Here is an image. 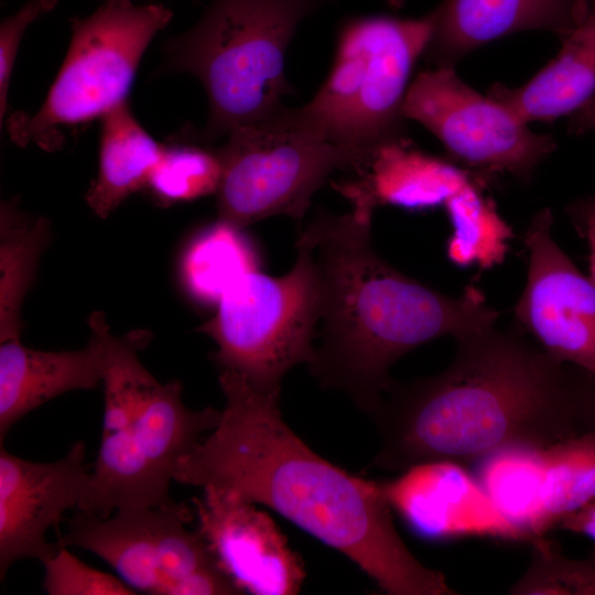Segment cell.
I'll return each mask as SVG.
<instances>
[{"instance_id": "35", "label": "cell", "mask_w": 595, "mask_h": 595, "mask_svg": "<svg viewBox=\"0 0 595 595\" xmlns=\"http://www.w3.org/2000/svg\"><path fill=\"white\" fill-rule=\"evenodd\" d=\"M387 1L390 7L394 9H400L404 4L405 0H387Z\"/></svg>"}, {"instance_id": "2", "label": "cell", "mask_w": 595, "mask_h": 595, "mask_svg": "<svg viewBox=\"0 0 595 595\" xmlns=\"http://www.w3.org/2000/svg\"><path fill=\"white\" fill-rule=\"evenodd\" d=\"M218 424L183 457L174 482L232 490L338 551L389 595H455L398 533L378 482L310 448L283 420L280 390L261 391L219 370Z\"/></svg>"}, {"instance_id": "30", "label": "cell", "mask_w": 595, "mask_h": 595, "mask_svg": "<svg viewBox=\"0 0 595 595\" xmlns=\"http://www.w3.org/2000/svg\"><path fill=\"white\" fill-rule=\"evenodd\" d=\"M558 527L595 540V499L565 517Z\"/></svg>"}, {"instance_id": "3", "label": "cell", "mask_w": 595, "mask_h": 595, "mask_svg": "<svg viewBox=\"0 0 595 595\" xmlns=\"http://www.w3.org/2000/svg\"><path fill=\"white\" fill-rule=\"evenodd\" d=\"M372 214L321 210L299 237L311 247L320 279L322 325L309 369L368 414L400 357L437 337L493 327L498 318L477 289L448 296L381 259L371 244Z\"/></svg>"}, {"instance_id": "1", "label": "cell", "mask_w": 595, "mask_h": 595, "mask_svg": "<svg viewBox=\"0 0 595 595\" xmlns=\"http://www.w3.org/2000/svg\"><path fill=\"white\" fill-rule=\"evenodd\" d=\"M448 367L393 380L369 413L381 445L372 465L478 464L511 447H547L595 432V376L531 344L516 324L456 339Z\"/></svg>"}, {"instance_id": "5", "label": "cell", "mask_w": 595, "mask_h": 595, "mask_svg": "<svg viewBox=\"0 0 595 595\" xmlns=\"http://www.w3.org/2000/svg\"><path fill=\"white\" fill-rule=\"evenodd\" d=\"M433 26L432 12L418 19L347 20L327 77L298 113L326 140L370 159L381 147L408 141L404 100Z\"/></svg>"}, {"instance_id": "19", "label": "cell", "mask_w": 595, "mask_h": 595, "mask_svg": "<svg viewBox=\"0 0 595 595\" xmlns=\"http://www.w3.org/2000/svg\"><path fill=\"white\" fill-rule=\"evenodd\" d=\"M487 95L522 122H552L595 97V4L562 39L559 54L519 87L495 84Z\"/></svg>"}, {"instance_id": "36", "label": "cell", "mask_w": 595, "mask_h": 595, "mask_svg": "<svg viewBox=\"0 0 595 595\" xmlns=\"http://www.w3.org/2000/svg\"><path fill=\"white\" fill-rule=\"evenodd\" d=\"M104 2L112 4H132V0H104Z\"/></svg>"}, {"instance_id": "34", "label": "cell", "mask_w": 595, "mask_h": 595, "mask_svg": "<svg viewBox=\"0 0 595 595\" xmlns=\"http://www.w3.org/2000/svg\"><path fill=\"white\" fill-rule=\"evenodd\" d=\"M576 207L592 214L595 216V197H589L586 199H582L578 202L573 203Z\"/></svg>"}, {"instance_id": "16", "label": "cell", "mask_w": 595, "mask_h": 595, "mask_svg": "<svg viewBox=\"0 0 595 595\" xmlns=\"http://www.w3.org/2000/svg\"><path fill=\"white\" fill-rule=\"evenodd\" d=\"M88 325V343L75 350H37L20 338L0 342V445L29 412L63 393L102 382L111 331L101 312L93 313Z\"/></svg>"}, {"instance_id": "24", "label": "cell", "mask_w": 595, "mask_h": 595, "mask_svg": "<svg viewBox=\"0 0 595 595\" xmlns=\"http://www.w3.org/2000/svg\"><path fill=\"white\" fill-rule=\"evenodd\" d=\"M594 499L595 432H586L543 450L537 538Z\"/></svg>"}, {"instance_id": "12", "label": "cell", "mask_w": 595, "mask_h": 595, "mask_svg": "<svg viewBox=\"0 0 595 595\" xmlns=\"http://www.w3.org/2000/svg\"><path fill=\"white\" fill-rule=\"evenodd\" d=\"M552 224L543 208L526 231L528 274L515 317L550 356L595 376V284L554 241Z\"/></svg>"}, {"instance_id": "27", "label": "cell", "mask_w": 595, "mask_h": 595, "mask_svg": "<svg viewBox=\"0 0 595 595\" xmlns=\"http://www.w3.org/2000/svg\"><path fill=\"white\" fill-rule=\"evenodd\" d=\"M531 543L529 565L510 587V594L595 595V551L586 559L573 560L564 556L544 536L534 538Z\"/></svg>"}, {"instance_id": "32", "label": "cell", "mask_w": 595, "mask_h": 595, "mask_svg": "<svg viewBox=\"0 0 595 595\" xmlns=\"http://www.w3.org/2000/svg\"><path fill=\"white\" fill-rule=\"evenodd\" d=\"M569 131L573 134L595 132V97L570 116Z\"/></svg>"}, {"instance_id": "10", "label": "cell", "mask_w": 595, "mask_h": 595, "mask_svg": "<svg viewBox=\"0 0 595 595\" xmlns=\"http://www.w3.org/2000/svg\"><path fill=\"white\" fill-rule=\"evenodd\" d=\"M184 502L117 510L108 518L76 511L56 543L87 550L108 563L137 593L152 595H239L208 547L187 524Z\"/></svg>"}, {"instance_id": "7", "label": "cell", "mask_w": 595, "mask_h": 595, "mask_svg": "<svg viewBox=\"0 0 595 595\" xmlns=\"http://www.w3.org/2000/svg\"><path fill=\"white\" fill-rule=\"evenodd\" d=\"M216 148L221 178L218 219L238 228L284 215L301 220L312 196L335 171L359 173L366 154L335 144L312 128L295 108L231 130Z\"/></svg>"}, {"instance_id": "8", "label": "cell", "mask_w": 595, "mask_h": 595, "mask_svg": "<svg viewBox=\"0 0 595 595\" xmlns=\"http://www.w3.org/2000/svg\"><path fill=\"white\" fill-rule=\"evenodd\" d=\"M293 268L282 277L260 270L238 279L215 314L196 329L210 337L219 370L242 376L261 391L281 388L283 376L314 354L320 279L311 247L301 238Z\"/></svg>"}, {"instance_id": "25", "label": "cell", "mask_w": 595, "mask_h": 595, "mask_svg": "<svg viewBox=\"0 0 595 595\" xmlns=\"http://www.w3.org/2000/svg\"><path fill=\"white\" fill-rule=\"evenodd\" d=\"M485 183L482 180L468 184L444 204L453 226L446 252L459 266L488 269L500 263L512 236L493 201L484 196Z\"/></svg>"}, {"instance_id": "11", "label": "cell", "mask_w": 595, "mask_h": 595, "mask_svg": "<svg viewBox=\"0 0 595 595\" xmlns=\"http://www.w3.org/2000/svg\"><path fill=\"white\" fill-rule=\"evenodd\" d=\"M404 117L432 132L451 158L485 175L528 181L556 148L508 108L473 89L454 67L424 69L410 84Z\"/></svg>"}, {"instance_id": "9", "label": "cell", "mask_w": 595, "mask_h": 595, "mask_svg": "<svg viewBox=\"0 0 595 595\" xmlns=\"http://www.w3.org/2000/svg\"><path fill=\"white\" fill-rule=\"evenodd\" d=\"M178 380L159 383L136 409L102 416L100 445L75 509L97 518L174 504L178 462L218 424L220 410L190 409Z\"/></svg>"}, {"instance_id": "6", "label": "cell", "mask_w": 595, "mask_h": 595, "mask_svg": "<svg viewBox=\"0 0 595 595\" xmlns=\"http://www.w3.org/2000/svg\"><path fill=\"white\" fill-rule=\"evenodd\" d=\"M172 15L162 4L104 3L86 18L71 19V43L60 72L36 112L10 117L11 140L54 152L65 142V128L100 119L128 101L143 53Z\"/></svg>"}, {"instance_id": "15", "label": "cell", "mask_w": 595, "mask_h": 595, "mask_svg": "<svg viewBox=\"0 0 595 595\" xmlns=\"http://www.w3.org/2000/svg\"><path fill=\"white\" fill-rule=\"evenodd\" d=\"M378 485L391 509L422 537L528 541L497 510L475 476L459 464L421 463Z\"/></svg>"}, {"instance_id": "31", "label": "cell", "mask_w": 595, "mask_h": 595, "mask_svg": "<svg viewBox=\"0 0 595 595\" xmlns=\"http://www.w3.org/2000/svg\"><path fill=\"white\" fill-rule=\"evenodd\" d=\"M569 213L581 234L586 238L589 248L591 280L595 284V216L572 204Z\"/></svg>"}, {"instance_id": "13", "label": "cell", "mask_w": 595, "mask_h": 595, "mask_svg": "<svg viewBox=\"0 0 595 595\" xmlns=\"http://www.w3.org/2000/svg\"><path fill=\"white\" fill-rule=\"evenodd\" d=\"M202 489L193 499L196 531L239 592L298 594L306 575L304 564L271 517L232 490Z\"/></svg>"}, {"instance_id": "21", "label": "cell", "mask_w": 595, "mask_h": 595, "mask_svg": "<svg viewBox=\"0 0 595 595\" xmlns=\"http://www.w3.org/2000/svg\"><path fill=\"white\" fill-rule=\"evenodd\" d=\"M51 238L45 217H35L12 198L0 208V342L20 338L22 306Z\"/></svg>"}, {"instance_id": "26", "label": "cell", "mask_w": 595, "mask_h": 595, "mask_svg": "<svg viewBox=\"0 0 595 595\" xmlns=\"http://www.w3.org/2000/svg\"><path fill=\"white\" fill-rule=\"evenodd\" d=\"M220 178L216 148L183 133L173 143L163 144L145 188L162 206H170L216 194Z\"/></svg>"}, {"instance_id": "14", "label": "cell", "mask_w": 595, "mask_h": 595, "mask_svg": "<svg viewBox=\"0 0 595 595\" xmlns=\"http://www.w3.org/2000/svg\"><path fill=\"white\" fill-rule=\"evenodd\" d=\"M90 466L86 445L74 443L53 462H33L0 445V578L23 559L44 563L60 548L46 533L69 509H76Z\"/></svg>"}, {"instance_id": "33", "label": "cell", "mask_w": 595, "mask_h": 595, "mask_svg": "<svg viewBox=\"0 0 595 595\" xmlns=\"http://www.w3.org/2000/svg\"><path fill=\"white\" fill-rule=\"evenodd\" d=\"M591 7V0H576L575 18L576 24L583 20Z\"/></svg>"}, {"instance_id": "4", "label": "cell", "mask_w": 595, "mask_h": 595, "mask_svg": "<svg viewBox=\"0 0 595 595\" xmlns=\"http://www.w3.org/2000/svg\"><path fill=\"white\" fill-rule=\"evenodd\" d=\"M336 0H212L199 21L171 37L163 73H187L202 83L208 118L201 130L184 129L212 144L231 130L280 112L293 94L285 54L301 21Z\"/></svg>"}, {"instance_id": "20", "label": "cell", "mask_w": 595, "mask_h": 595, "mask_svg": "<svg viewBox=\"0 0 595 595\" xmlns=\"http://www.w3.org/2000/svg\"><path fill=\"white\" fill-rule=\"evenodd\" d=\"M98 173L85 199L99 218H107L131 194L145 188L163 144L156 142L125 101L100 118Z\"/></svg>"}, {"instance_id": "23", "label": "cell", "mask_w": 595, "mask_h": 595, "mask_svg": "<svg viewBox=\"0 0 595 595\" xmlns=\"http://www.w3.org/2000/svg\"><path fill=\"white\" fill-rule=\"evenodd\" d=\"M476 479L497 510L528 541L537 538L543 450L511 447L479 462Z\"/></svg>"}, {"instance_id": "29", "label": "cell", "mask_w": 595, "mask_h": 595, "mask_svg": "<svg viewBox=\"0 0 595 595\" xmlns=\"http://www.w3.org/2000/svg\"><path fill=\"white\" fill-rule=\"evenodd\" d=\"M58 0H28L0 25V121L7 112L9 85L21 40L31 23L51 12Z\"/></svg>"}, {"instance_id": "17", "label": "cell", "mask_w": 595, "mask_h": 595, "mask_svg": "<svg viewBox=\"0 0 595 595\" xmlns=\"http://www.w3.org/2000/svg\"><path fill=\"white\" fill-rule=\"evenodd\" d=\"M576 0H443L432 10L434 26L423 57L434 67H455L474 50L530 30L562 40L576 25Z\"/></svg>"}, {"instance_id": "28", "label": "cell", "mask_w": 595, "mask_h": 595, "mask_svg": "<svg viewBox=\"0 0 595 595\" xmlns=\"http://www.w3.org/2000/svg\"><path fill=\"white\" fill-rule=\"evenodd\" d=\"M43 588L50 595H134L137 592L106 572L96 570L60 547L44 563Z\"/></svg>"}, {"instance_id": "18", "label": "cell", "mask_w": 595, "mask_h": 595, "mask_svg": "<svg viewBox=\"0 0 595 595\" xmlns=\"http://www.w3.org/2000/svg\"><path fill=\"white\" fill-rule=\"evenodd\" d=\"M354 181L339 183L353 206L374 209L394 205L421 210L444 205L468 184L488 180V175L458 166L412 148L411 141L378 149Z\"/></svg>"}, {"instance_id": "22", "label": "cell", "mask_w": 595, "mask_h": 595, "mask_svg": "<svg viewBox=\"0 0 595 595\" xmlns=\"http://www.w3.org/2000/svg\"><path fill=\"white\" fill-rule=\"evenodd\" d=\"M260 266L259 251L244 229L217 219L187 246L181 262V278L196 302L216 306L238 279L259 271Z\"/></svg>"}]
</instances>
